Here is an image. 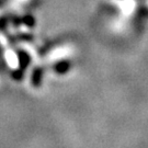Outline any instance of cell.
I'll list each match as a JSON object with an SVG mask.
<instances>
[{
    "label": "cell",
    "instance_id": "6da1fadb",
    "mask_svg": "<svg viewBox=\"0 0 148 148\" xmlns=\"http://www.w3.org/2000/svg\"><path fill=\"white\" fill-rule=\"evenodd\" d=\"M68 69H69L68 62H60V63H58L55 66L54 70H55L56 73H58V74H65V73L68 71Z\"/></svg>",
    "mask_w": 148,
    "mask_h": 148
},
{
    "label": "cell",
    "instance_id": "7a4b0ae2",
    "mask_svg": "<svg viewBox=\"0 0 148 148\" xmlns=\"http://www.w3.org/2000/svg\"><path fill=\"white\" fill-rule=\"evenodd\" d=\"M41 80H42V69H36L33 74L32 84L34 85V87H38L41 85Z\"/></svg>",
    "mask_w": 148,
    "mask_h": 148
}]
</instances>
